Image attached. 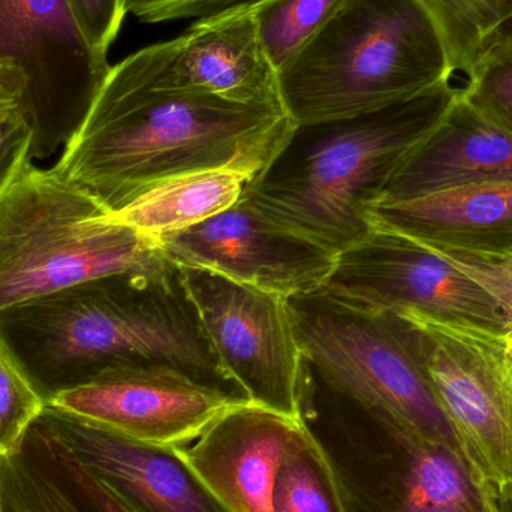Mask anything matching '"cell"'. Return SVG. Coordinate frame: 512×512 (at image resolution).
Segmentation results:
<instances>
[{"mask_svg": "<svg viewBox=\"0 0 512 512\" xmlns=\"http://www.w3.org/2000/svg\"><path fill=\"white\" fill-rule=\"evenodd\" d=\"M0 343L45 405L131 364L176 367L246 399L216 357L174 264L0 309Z\"/></svg>", "mask_w": 512, "mask_h": 512, "instance_id": "cell-1", "label": "cell"}, {"mask_svg": "<svg viewBox=\"0 0 512 512\" xmlns=\"http://www.w3.org/2000/svg\"><path fill=\"white\" fill-rule=\"evenodd\" d=\"M294 126L277 105L101 87L51 170L111 213L180 174L231 170L255 179Z\"/></svg>", "mask_w": 512, "mask_h": 512, "instance_id": "cell-2", "label": "cell"}, {"mask_svg": "<svg viewBox=\"0 0 512 512\" xmlns=\"http://www.w3.org/2000/svg\"><path fill=\"white\" fill-rule=\"evenodd\" d=\"M462 87L445 83L346 119L297 125L243 198L280 227L339 255L369 236L367 209L450 113Z\"/></svg>", "mask_w": 512, "mask_h": 512, "instance_id": "cell-3", "label": "cell"}, {"mask_svg": "<svg viewBox=\"0 0 512 512\" xmlns=\"http://www.w3.org/2000/svg\"><path fill=\"white\" fill-rule=\"evenodd\" d=\"M454 72L420 0H343L277 69L297 125L372 113L450 83Z\"/></svg>", "mask_w": 512, "mask_h": 512, "instance_id": "cell-4", "label": "cell"}, {"mask_svg": "<svg viewBox=\"0 0 512 512\" xmlns=\"http://www.w3.org/2000/svg\"><path fill=\"white\" fill-rule=\"evenodd\" d=\"M298 420L321 448L346 512H505L459 451L304 372Z\"/></svg>", "mask_w": 512, "mask_h": 512, "instance_id": "cell-5", "label": "cell"}, {"mask_svg": "<svg viewBox=\"0 0 512 512\" xmlns=\"http://www.w3.org/2000/svg\"><path fill=\"white\" fill-rule=\"evenodd\" d=\"M156 240L33 162L0 195V309L78 283L168 267Z\"/></svg>", "mask_w": 512, "mask_h": 512, "instance_id": "cell-6", "label": "cell"}, {"mask_svg": "<svg viewBox=\"0 0 512 512\" xmlns=\"http://www.w3.org/2000/svg\"><path fill=\"white\" fill-rule=\"evenodd\" d=\"M288 303L313 378L460 453L402 316L324 288Z\"/></svg>", "mask_w": 512, "mask_h": 512, "instance_id": "cell-7", "label": "cell"}, {"mask_svg": "<svg viewBox=\"0 0 512 512\" xmlns=\"http://www.w3.org/2000/svg\"><path fill=\"white\" fill-rule=\"evenodd\" d=\"M110 69L69 0H0V99L32 131L30 161L68 146Z\"/></svg>", "mask_w": 512, "mask_h": 512, "instance_id": "cell-8", "label": "cell"}, {"mask_svg": "<svg viewBox=\"0 0 512 512\" xmlns=\"http://www.w3.org/2000/svg\"><path fill=\"white\" fill-rule=\"evenodd\" d=\"M396 315L408 324L463 459L504 510L512 508V345L505 331L421 313Z\"/></svg>", "mask_w": 512, "mask_h": 512, "instance_id": "cell-9", "label": "cell"}, {"mask_svg": "<svg viewBox=\"0 0 512 512\" xmlns=\"http://www.w3.org/2000/svg\"><path fill=\"white\" fill-rule=\"evenodd\" d=\"M222 369L255 405L298 418L306 363L288 298L215 271L179 267Z\"/></svg>", "mask_w": 512, "mask_h": 512, "instance_id": "cell-10", "label": "cell"}, {"mask_svg": "<svg viewBox=\"0 0 512 512\" xmlns=\"http://www.w3.org/2000/svg\"><path fill=\"white\" fill-rule=\"evenodd\" d=\"M324 289L385 312L508 328L507 304L471 265L375 228L337 255Z\"/></svg>", "mask_w": 512, "mask_h": 512, "instance_id": "cell-11", "label": "cell"}, {"mask_svg": "<svg viewBox=\"0 0 512 512\" xmlns=\"http://www.w3.org/2000/svg\"><path fill=\"white\" fill-rule=\"evenodd\" d=\"M102 87L282 107L277 71L259 41L254 5L201 18L177 38L131 54L111 66Z\"/></svg>", "mask_w": 512, "mask_h": 512, "instance_id": "cell-12", "label": "cell"}, {"mask_svg": "<svg viewBox=\"0 0 512 512\" xmlns=\"http://www.w3.org/2000/svg\"><path fill=\"white\" fill-rule=\"evenodd\" d=\"M156 242L176 267L215 271L285 298L324 288L337 259L265 218L243 197L225 212Z\"/></svg>", "mask_w": 512, "mask_h": 512, "instance_id": "cell-13", "label": "cell"}, {"mask_svg": "<svg viewBox=\"0 0 512 512\" xmlns=\"http://www.w3.org/2000/svg\"><path fill=\"white\" fill-rule=\"evenodd\" d=\"M249 400L159 363L117 367L50 405L164 447L191 444L212 421Z\"/></svg>", "mask_w": 512, "mask_h": 512, "instance_id": "cell-14", "label": "cell"}, {"mask_svg": "<svg viewBox=\"0 0 512 512\" xmlns=\"http://www.w3.org/2000/svg\"><path fill=\"white\" fill-rule=\"evenodd\" d=\"M42 415L75 456L137 512H230L174 447L129 438L54 405Z\"/></svg>", "mask_w": 512, "mask_h": 512, "instance_id": "cell-15", "label": "cell"}, {"mask_svg": "<svg viewBox=\"0 0 512 512\" xmlns=\"http://www.w3.org/2000/svg\"><path fill=\"white\" fill-rule=\"evenodd\" d=\"M370 227L478 267L512 262V180L475 183L367 209Z\"/></svg>", "mask_w": 512, "mask_h": 512, "instance_id": "cell-16", "label": "cell"}, {"mask_svg": "<svg viewBox=\"0 0 512 512\" xmlns=\"http://www.w3.org/2000/svg\"><path fill=\"white\" fill-rule=\"evenodd\" d=\"M300 429L298 418L242 402L176 450L228 511L273 512L277 472Z\"/></svg>", "mask_w": 512, "mask_h": 512, "instance_id": "cell-17", "label": "cell"}, {"mask_svg": "<svg viewBox=\"0 0 512 512\" xmlns=\"http://www.w3.org/2000/svg\"><path fill=\"white\" fill-rule=\"evenodd\" d=\"M0 512H137L59 438L42 411L0 459Z\"/></svg>", "mask_w": 512, "mask_h": 512, "instance_id": "cell-18", "label": "cell"}, {"mask_svg": "<svg viewBox=\"0 0 512 512\" xmlns=\"http://www.w3.org/2000/svg\"><path fill=\"white\" fill-rule=\"evenodd\" d=\"M504 180H512V132L481 116L460 93L438 128L394 174L381 200Z\"/></svg>", "mask_w": 512, "mask_h": 512, "instance_id": "cell-19", "label": "cell"}, {"mask_svg": "<svg viewBox=\"0 0 512 512\" xmlns=\"http://www.w3.org/2000/svg\"><path fill=\"white\" fill-rule=\"evenodd\" d=\"M249 182L248 176L231 170L180 174L150 186L108 215L158 240L230 209L242 200Z\"/></svg>", "mask_w": 512, "mask_h": 512, "instance_id": "cell-20", "label": "cell"}, {"mask_svg": "<svg viewBox=\"0 0 512 512\" xmlns=\"http://www.w3.org/2000/svg\"><path fill=\"white\" fill-rule=\"evenodd\" d=\"M273 512H346L333 471L301 423L277 472Z\"/></svg>", "mask_w": 512, "mask_h": 512, "instance_id": "cell-21", "label": "cell"}, {"mask_svg": "<svg viewBox=\"0 0 512 512\" xmlns=\"http://www.w3.org/2000/svg\"><path fill=\"white\" fill-rule=\"evenodd\" d=\"M435 21L454 74L468 75L489 36L512 17V0H420Z\"/></svg>", "mask_w": 512, "mask_h": 512, "instance_id": "cell-22", "label": "cell"}, {"mask_svg": "<svg viewBox=\"0 0 512 512\" xmlns=\"http://www.w3.org/2000/svg\"><path fill=\"white\" fill-rule=\"evenodd\" d=\"M343 0H259L254 5L259 41L277 69L328 20Z\"/></svg>", "mask_w": 512, "mask_h": 512, "instance_id": "cell-23", "label": "cell"}, {"mask_svg": "<svg viewBox=\"0 0 512 512\" xmlns=\"http://www.w3.org/2000/svg\"><path fill=\"white\" fill-rule=\"evenodd\" d=\"M462 98L481 116L512 132V57L481 56Z\"/></svg>", "mask_w": 512, "mask_h": 512, "instance_id": "cell-24", "label": "cell"}, {"mask_svg": "<svg viewBox=\"0 0 512 512\" xmlns=\"http://www.w3.org/2000/svg\"><path fill=\"white\" fill-rule=\"evenodd\" d=\"M44 406L0 343V459L17 445Z\"/></svg>", "mask_w": 512, "mask_h": 512, "instance_id": "cell-25", "label": "cell"}, {"mask_svg": "<svg viewBox=\"0 0 512 512\" xmlns=\"http://www.w3.org/2000/svg\"><path fill=\"white\" fill-rule=\"evenodd\" d=\"M256 2L259 0H125V11L146 23H165L183 18L215 17Z\"/></svg>", "mask_w": 512, "mask_h": 512, "instance_id": "cell-26", "label": "cell"}, {"mask_svg": "<svg viewBox=\"0 0 512 512\" xmlns=\"http://www.w3.org/2000/svg\"><path fill=\"white\" fill-rule=\"evenodd\" d=\"M32 131L17 105L0 101V195L29 164Z\"/></svg>", "mask_w": 512, "mask_h": 512, "instance_id": "cell-27", "label": "cell"}, {"mask_svg": "<svg viewBox=\"0 0 512 512\" xmlns=\"http://www.w3.org/2000/svg\"><path fill=\"white\" fill-rule=\"evenodd\" d=\"M81 26L98 50L107 54L125 18V0H69Z\"/></svg>", "mask_w": 512, "mask_h": 512, "instance_id": "cell-28", "label": "cell"}, {"mask_svg": "<svg viewBox=\"0 0 512 512\" xmlns=\"http://www.w3.org/2000/svg\"><path fill=\"white\" fill-rule=\"evenodd\" d=\"M481 56L512 57V17L489 36Z\"/></svg>", "mask_w": 512, "mask_h": 512, "instance_id": "cell-29", "label": "cell"}, {"mask_svg": "<svg viewBox=\"0 0 512 512\" xmlns=\"http://www.w3.org/2000/svg\"><path fill=\"white\" fill-rule=\"evenodd\" d=\"M0 101H2V99H0ZM3 102H5V101H3Z\"/></svg>", "mask_w": 512, "mask_h": 512, "instance_id": "cell-30", "label": "cell"}]
</instances>
